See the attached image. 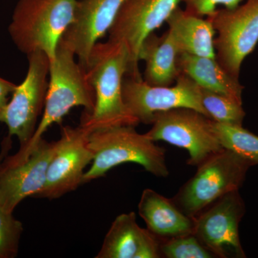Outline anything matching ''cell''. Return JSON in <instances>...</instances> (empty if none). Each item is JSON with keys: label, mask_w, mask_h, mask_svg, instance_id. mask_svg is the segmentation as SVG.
Here are the masks:
<instances>
[{"label": "cell", "mask_w": 258, "mask_h": 258, "mask_svg": "<svg viewBox=\"0 0 258 258\" xmlns=\"http://www.w3.org/2000/svg\"><path fill=\"white\" fill-rule=\"evenodd\" d=\"M86 70L88 81L96 93V104L91 113L83 112L80 125L91 132L139 125V120L123 101V79L129 71V53L125 44L109 40L97 42Z\"/></svg>", "instance_id": "1"}, {"label": "cell", "mask_w": 258, "mask_h": 258, "mask_svg": "<svg viewBox=\"0 0 258 258\" xmlns=\"http://www.w3.org/2000/svg\"><path fill=\"white\" fill-rule=\"evenodd\" d=\"M74 52L62 40L56 50L55 59L50 62L45 107L41 120L31 139L18 152L26 154L42 140V135L54 123L60 124L74 107L82 106L90 113L96 104L94 88L88 81L86 70L75 60Z\"/></svg>", "instance_id": "2"}, {"label": "cell", "mask_w": 258, "mask_h": 258, "mask_svg": "<svg viewBox=\"0 0 258 258\" xmlns=\"http://www.w3.org/2000/svg\"><path fill=\"white\" fill-rule=\"evenodd\" d=\"M88 144L93 154L92 165L85 171L83 184L101 176L113 167L135 163L159 177L169 176L165 150L139 134L135 126L111 127L93 131L89 134Z\"/></svg>", "instance_id": "3"}, {"label": "cell", "mask_w": 258, "mask_h": 258, "mask_svg": "<svg viewBox=\"0 0 258 258\" xmlns=\"http://www.w3.org/2000/svg\"><path fill=\"white\" fill-rule=\"evenodd\" d=\"M77 5L78 0H19L8 28L12 40L25 55L40 51L52 62Z\"/></svg>", "instance_id": "4"}, {"label": "cell", "mask_w": 258, "mask_h": 258, "mask_svg": "<svg viewBox=\"0 0 258 258\" xmlns=\"http://www.w3.org/2000/svg\"><path fill=\"white\" fill-rule=\"evenodd\" d=\"M252 164L223 149L198 166V171L171 200L185 215L195 218L218 199L242 187Z\"/></svg>", "instance_id": "5"}, {"label": "cell", "mask_w": 258, "mask_h": 258, "mask_svg": "<svg viewBox=\"0 0 258 258\" xmlns=\"http://www.w3.org/2000/svg\"><path fill=\"white\" fill-rule=\"evenodd\" d=\"M146 136L186 149L187 164L198 166L224 149L212 129V120L196 110L178 108L154 115Z\"/></svg>", "instance_id": "6"}, {"label": "cell", "mask_w": 258, "mask_h": 258, "mask_svg": "<svg viewBox=\"0 0 258 258\" xmlns=\"http://www.w3.org/2000/svg\"><path fill=\"white\" fill-rule=\"evenodd\" d=\"M27 56L26 76L0 111V123L8 126L9 137L18 139L20 147L28 143L36 131L39 115L45 107L50 64L45 52L37 51Z\"/></svg>", "instance_id": "7"}, {"label": "cell", "mask_w": 258, "mask_h": 258, "mask_svg": "<svg viewBox=\"0 0 258 258\" xmlns=\"http://www.w3.org/2000/svg\"><path fill=\"white\" fill-rule=\"evenodd\" d=\"M207 18L216 32L214 42L217 60L239 79L242 62L258 42V0H247L235 9H217Z\"/></svg>", "instance_id": "8"}, {"label": "cell", "mask_w": 258, "mask_h": 258, "mask_svg": "<svg viewBox=\"0 0 258 258\" xmlns=\"http://www.w3.org/2000/svg\"><path fill=\"white\" fill-rule=\"evenodd\" d=\"M181 0H126L109 31L108 40L125 44L129 53L125 77L143 80L139 52L146 38L166 23Z\"/></svg>", "instance_id": "9"}, {"label": "cell", "mask_w": 258, "mask_h": 258, "mask_svg": "<svg viewBox=\"0 0 258 258\" xmlns=\"http://www.w3.org/2000/svg\"><path fill=\"white\" fill-rule=\"evenodd\" d=\"M173 86H152L143 80L125 77L123 98L125 106L139 123L152 124L156 113L178 108H192L206 114L201 103L200 86L179 74Z\"/></svg>", "instance_id": "10"}, {"label": "cell", "mask_w": 258, "mask_h": 258, "mask_svg": "<svg viewBox=\"0 0 258 258\" xmlns=\"http://www.w3.org/2000/svg\"><path fill=\"white\" fill-rule=\"evenodd\" d=\"M57 147L42 139L28 154L17 152L0 162V208L13 213L25 198L37 196Z\"/></svg>", "instance_id": "11"}, {"label": "cell", "mask_w": 258, "mask_h": 258, "mask_svg": "<svg viewBox=\"0 0 258 258\" xmlns=\"http://www.w3.org/2000/svg\"><path fill=\"white\" fill-rule=\"evenodd\" d=\"M246 209L239 190L218 199L195 217L194 234L216 258H244L239 226Z\"/></svg>", "instance_id": "12"}, {"label": "cell", "mask_w": 258, "mask_h": 258, "mask_svg": "<svg viewBox=\"0 0 258 258\" xmlns=\"http://www.w3.org/2000/svg\"><path fill=\"white\" fill-rule=\"evenodd\" d=\"M90 133L81 125L62 127L57 149L47 168L45 184L35 198L58 199L83 184L85 169L93 159L88 144Z\"/></svg>", "instance_id": "13"}, {"label": "cell", "mask_w": 258, "mask_h": 258, "mask_svg": "<svg viewBox=\"0 0 258 258\" xmlns=\"http://www.w3.org/2000/svg\"><path fill=\"white\" fill-rule=\"evenodd\" d=\"M126 0H78L74 22L61 40L86 69L93 46L105 37Z\"/></svg>", "instance_id": "14"}, {"label": "cell", "mask_w": 258, "mask_h": 258, "mask_svg": "<svg viewBox=\"0 0 258 258\" xmlns=\"http://www.w3.org/2000/svg\"><path fill=\"white\" fill-rule=\"evenodd\" d=\"M160 242L137 222L134 212L116 217L96 258H160Z\"/></svg>", "instance_id": "15"}, {"label": "cell", "mask_w": 258, "mask_h": 258, "mask_svg": "<svg viewBox=\"0 0 258 258\" xmlns=\"http://www.w3.org/2000/svg\"><path fill=\"white\" fill-rule=\"evenodd\" d=\"M138 210L147 230L159 241L194 233L195 219L185 215L171 199L154 190H144Z\"/></svg>", "instance_id": "16"}, {"label": "cell", "mask_w": 258, "mask_h": 258, "mask_svg": "<svg viewBox=\"0 0 258 258\" xmlns=\"http://www.w3.org/2000/svg\"><path fill=\"white\" fill-rule=\"evenodd\" d=\"M166 23L179 53L216 58V32L208 18L190 14L178 7Z\"/></svg>", "instance_id": "17"}, {"label": "cell", "mask_w": 258, "mask_h": 258, "mask_svg": "<svg viewBox=\"0 0 258 258\" xmlns=\"http://www.w3.org/2000/svg\"><path fill=\"white\" fill-rule=\"evenodd\" d=\"M177 67L179 74L189 77L200 88L242 103L243 86L239 79L231 76L222 68L216 58L179 53Z\"/></svg>", "instance_id": "18"}, {"label": "cell", "mask_w": 258, "mask_h": 258, "mask_svg": "<svg viewBox=\"0 0 258 258\" xmlns=\"http://www.w3.org/2000/svg\"><path fill=\"white\" fill-rule=\"evenodd\" d=\"M179 50L169 32L161 36L150 34L144 40L139 52V60L146 63L144 81L152 86H169L176 82Z\"/></svg>", "instance_id": "19"}, {"label": "cell", "mask_w": 258, "mask_h": 258, "mask_svg": "<svg viewBox=\"0 0 258 258\" xmlns=\"http://www.w3.org/2000/svg\"><path fill=\"white\" fill-rule=\"evenodd\" d=\"M212 129L224 149H229L248 161L258 164V136L242 125L222 124L212 120Z\"/></svg>", "instance_id": "20"}, {"label": "cell", "mask_w": 258, "mask_h": 258, "mask_svg": "<svg viewBox=\"0 0 258 258\" xmlns=\"http://www.w3.org/2000/svg\"><path fill=\"white\" fill-rule=\"evenodd\" d=\"M200 93L202 105L209 118L222 124L242 125L245 117L242 103L205 88H200Z\"/></svg>", "instance_id": "21"}, {"label": "cell", "mask_w": 258, "mask_h": 258, "mask_svg": "<svg viewBox=\"0 0 258 258\" xmlns=\"http://www.w3.org/2000/svg\"><path fill=\"white\" fill-rule=\"evenodd\" d=\"M159 242L161 257L216 258L194 233L178 236Z\"/></svg>", "instance_id": "22"}, {"label": "cell", "mask_w": 258, "mask_h": 258, "mask_svg": "<svg viewBox=\"0 0 258 258\" xmlns=\"http://www.w3.org/2000/svg\"><path fill=\"white\" fill-rule=\"evenodd\" d=\"M23 224L13 213L0 208V258H13L18 253Z\"/></svg>", "instance_id": "23"}, {"label": "cell", "mask_w": 258, "mask_h": 258, "mask_svg": "<svg viewBox=\"0 0 258 258\" xmlns=\"http://www.w3.org/2000/svg\"><path fill=\"white\" fill-rule=\"evenodd\" d=\"M185 11L197 16L208 17L213 14L217 7L222 6L227 10L235 9L243 0H183Z\"/></svg>", "instance_id": "24"}, {"label": "cell", "mask_w": 258, "mask_h": 258, "mask_svg": "<svg viewBox=\"0 0 258 258\" xmlns=\"http://www.w3.org/2000/svg\"><path fill=\"white\" fill-rule=\"evenodd\" d=\"M17 85L0 78V111L8 103V96L14 92Z\"/></svg>", "instance_id": "25"}]
</instances>
